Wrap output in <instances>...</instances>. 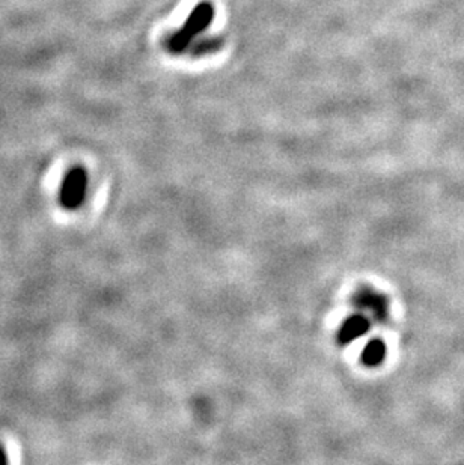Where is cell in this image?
<instances>
[{"mask_svg": "<svg viewBox=\"0 0 464 465\" xmlns=\"http://www.w3.org/2000/svg\"><path fill=\"white\" fill-rule=\"evenodd\" d=\"M211 20H213V6L208 4L196 6V9L186 21V25L167 39L169 51L178 55V53L187 50L188 46H192V41L199 34H202V30L208 25H211Z\"/></svg>", "mask_w": 464, "mask_h": 465, "instance_id": "1", "label": "cell"}, {"mask_svg": "<svg viewBox=\"0 0 464 465\" xmlns=\"http://www.w3.org/2000/svg\"><path fill=\"white\" fill-rule=\"evenodd\" d=\"M88 175L82 167H74L65 175L60 185L59 202L65 209H77L84 200Z\"/></svg>", "mask_w": 464, "mask_h": 465, "instance_id": "2", "label": "cell"}, {"mask_svg": "<svg viewBox=\"0 0 464 465\" xmlns=\"http://www.w3.org/2000/svg\"><path fill=\"white\" fill-rule=\"evenodd\" d=\"M385 346L380 341H373L363 351V362L369 366H375L383 360Z\"/></svg>", "mask_w": 464, "mask_h": 465, "instance_id": "3", "label": "cell"}, {"mask_svg": "<svg viewBox=\"0 0 464 465\" xmlns=\"http://www.w3.org/2000/svg\"><path fill=\"white\" fill-rule=\"evenodd\" d=\"M366 329H368V324L365 322V320H362V318L350 320V322H348V324L345 325L344 337H345L347 341H348V339H353V337L361 336Z\"/></svg>", "mask_w": 464, "mask_h": 465, "instance_id": "4", "label": "cell"}, {"mask_svg": "<svg viewBox=\"0 0 464 465\" xmlns=\"http://www.w3.org/2000/svg\"><path fill=\"white\" fill-rule=\"evenodd\" d=\"M6 462V452L4 447H0V464Z\"/></svg>", "mask_w": 464, "mask_h": 465, "instance_id": "5", "label": "cell"}]
</instances>
